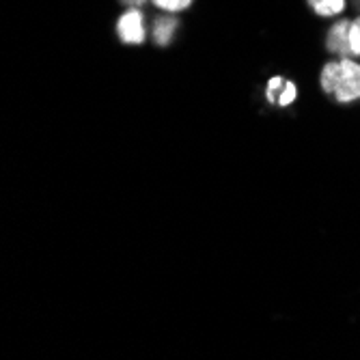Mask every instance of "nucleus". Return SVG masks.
Wrapping results in <instances>:
<instances>
[{
	"mask_svg": "<svg viewBox=\"0 0 360 360\" xmlns=\"http://www.w3.org/2000/svg\"><path fill=\"white\" fill-rule=\"evenodd\" d=\"M123 3H125V5H127L129 9H132V7H134V9H139V7H141V5L145 3V0H123Z\"/></svg>",
	"mask_w": 360,
	"mask_h": 360,
	"instance_id": "1a4fd4ad",
	"label": "nucleus"
},
{
	"mask_svg": "<svg viewBox=\"0 0 360 360\" xmlns=\"http://www.w3.org/2000/svg\"><path fill=\"white\" fill-rule=\"evenodd\" d=\"M319 82L323 93H328L341 104L360 100V65L347 56L326 63Z\"/></svg>",
	"mask_w": 360,
	"mask_h": 360,
	"instance_id": "f257e3e1",
	"label": "nucleus"
},
{
	"mask_svg": "<svg viewBox=\"0 0 360 360\" xmlns=\"http://www.w3.org/2000/svg\"><path fill=\"white\" fill-rule=\"evenodd\" d=\"M349 37H352V54L360 56V15L349 26Z\"/></svg>",
	"mask_w": 360,
	"mask_h": 360,
	"instance_id": "6e6552de",
	"label": "nucleus"
},
{
	"mask_svg": "<svg viewBox=\"0 0 360 360\" xmlns=\"http://www.w3.org/2000/svg\"><path fill=\"white\" fill-rule=\"evenodd\" d=\"M349 26H352V22L341 20V22H337V24L328 30V37H326V46H328L330 52H335V54H339V56H354V54H352Z\"/></svg>",
	"mask_w": 360,
	"mask_h": 360,
	"instance_id": "7ed1b4c3",
	"label": "nucleus"
},
{
	"mask_svg": "<svg viewBox=\"0 0 360 360\" xmlns=\"http://www.w3.org/2000/svg\"><path fill=\"white\" fill-rule=\"evenodd\" d=\"M268 97L272 102H278L281 106H287L296 100V84L285 82L283 78H272L268 84Z\"/></svg>",
	"mask_w": 360,
	"mask_h": 360,
	"instance_id": "20e7f679",
	"label": "nucleus"
},
{
	"mask_svg": "<svg viewBox=\"0 0 360 360\" xmlns=\"http://www.w3.org/2000/svg\"><path fill=\"white\" fill-rule=\"evenodd\" d=\"M151 3L165 11H184L186 7H190L192 0H151Z\"/></svg>",
	"mask_w": 360,
	"mask_h": 360,
	"instance_id": "0eeeda50",
	"label": "nucleus"
},
{
	"mask_svg": "<svg viewBox=\"0 0 360 360\" xmlns=\"http://www.w3.org/2000/svg\"><path fill=\"white\" fill-rule=\"evenodd\" d=\"M117 32H119V39L123 44H132L139 46L145 41V18L139 9H129L119 18L117 24Z\"/></svg>",
	"mask_w": 360,
	"mask_h": 360,
	"instance_id": "f03ea898",
	"label": "nucleus"
},
{
	"mask_svg": "<svg viewBox=\"0 0 360 360\" xmlns=\"http://www.w3.org/2000/svg\"><path fill=\"white\" fill-rule=\"evenodd\" d=\"M309 7L323 18H333L339 15L345 9V0H307Z\"/></svg>",
	"mask_w": 360,
	"mask_h": 360,
	"instance_id": "423d86ee",
	"label": "nucleus"
},
{
	"mask_svg": "<svg viewBox=\"0 0 360 360\" xmlns=\"http://www.w3.org/2000/svg\"><path fill=\"white\" fill-rule=\"evenodd\" d=\"M177 30V22L173 18H160L153 24V41L158 46H169V41L173 39Z\"/></svg>",
	"mask_w": 360,
	"mask_h": 360,
	"instance_id": "39448f33",
	"label": "nucleus"
}]
</instances>
